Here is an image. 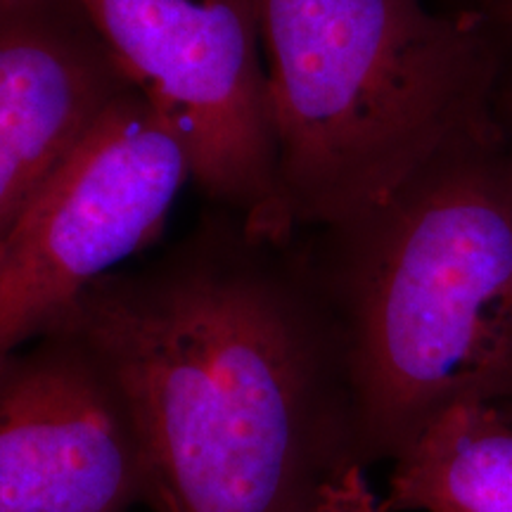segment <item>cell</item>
I'll return each mask as SVG.
<instances>
[{"label":"cell","mask_w":512,"mask_h":512,"mask_svg":"<svg viewBox=\"0 0 512 512\" xmlns=\"http://www.w3.org/2000/svg\"><path fill=\"white\" fill-rule=\"evenodd\" d=\"M503 5H505V8H508V12L512 15V0H503Z\"/></svg>","instance_id":"obj_11"},{"label":"cell","mask_w":512,"mask_h":512,"mask_svg":"<svg viewBox=\"0 0 512 512\" xmlns=\"http://www.w3.org/2000/svg\"><path fill=\"white\" fill-rule=\"evenodd\" d=\"M368 467H351L344 472L335 484L330 486L328 494L320 498L313 512H384L382 496L368 482Z\"/></svg>","instance_id":"obj_9"},{"label":"cell","mask_w":512,"mask_h":512,"mask_svg":"<svg viewBox=\"0 0 512 512\" xmlns=\"http://www.w3.org/2000/svg\"><path fill=\"white\" fill-rule=\"evenodd\" d=\"M131 91L79 0L0 5V238Z\"/></svg>","instance_id":"obj_7"},{"label":"cell","mask_w":512,"mask_h":512,"mask_svg":"<svg viewBox=\"0 0 512 512\" xmlns=\"http://www.w3.org/2000/svg\"><path fill=\"white\" fill-rule=\"evenodd\" d=\"M384 512H512V418L458 406L392 463Z\"/></svg>","instance_id":"obj_8"},{"label":"cell","mask_w":512,"mask_h":512,"mask_svg":"<svg viewBox=\"0 0 512 512\" xmlns=\"http://www.w3.org/2000/svg\"><path fill=\"white\" fill-rule=\"evenodd\" d=\"M330 230L342 254L316 283L342 337L361 463H394L451 408L512 418V171L446 155Z\"/></svg>","instance_id":"obj_2"},{"label":"cell","mask_w":512,"mask_h":512,"mask_svg":"<svg viewBox=\"0 0 512 512\" xmlns=\"http://www.w3.org/2000/svg\"><path fill=\"white\" fill-rule=\"evenodd\" d=\"M292 230L339 228L451 155L489 55L425 0H256Z\"/></svg>","instance_id":"obj_3"},{"label":"cell","mask_w":512,"mask_h":512,"mask_svg":"<svg viewBox=\"0 0 512 512\" xmlns=\"http://www.w3.org/2000/svg\"><path fill=\"white\" fill-rule=\"evenodd\" d=\"M283 247L211 226L98 280L48 330L117 389L155 512H313L366 467L335 318Z\"/></svg>","instance_id":"obj_1"},{"label":"cell","mask_w":512,"mask_h":512,"mask_svg":"<svg viewBox=\"0 0 512 512\" xmlns=\"http://www.w3.org/2000/svg\"><path fill=\"white\" fill-rule=\"evenodd\" d=\"M17 3H29V0H0V5H17Z\"/></svg>","instance_id":"obj_10"},{"label":"cell","mask_w":512,"mask_h":512,"mask_svg":"<svg viewBox=\"0 0 512 512\" xmlns=\"http://www.w3.org/2000/svg\"><path fill=\"white\" fill-rule=\"evenodd\" d=\"M140 444L117 389L64 332L0 363V512H131Z\"/></svg>","instance_id":"obj_6"},{"label":"cell","mask_w":512,"mask_h":512,"mask_svg":"<svg viewBox=\"0 0 512 512\" xmlns=\"http://www.w3.org/2000/svg\"><path fill=\"white\" fill-rule=\"evenodd\" d=\"M131 86L181 140L190 181L287 245L256 0H79Z\"/></svg>","instance_id":"obj_4"},{"label":"cell","mask_w":512,"mask_h":512,"mask_svg":"<svg viewBox=\"0 0 512 512\" xmlns=\"http://www.w3.org/2000/svg\"><path fill=\"white\" fill-rule=\"evenodd\" d=\"M190 181L181 140L124 95L0 238V363L162 233Z\"/></svg>","instance_id":"obj_5"}]
</instances>
